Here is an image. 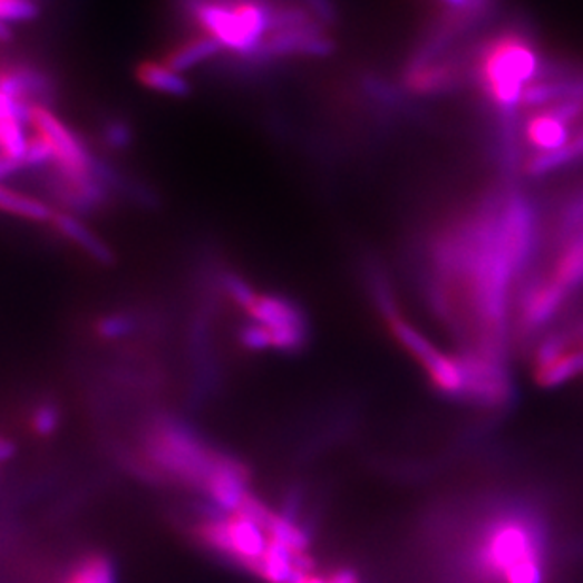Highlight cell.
<instances>
[{
  "label": "cell",
  "mask_w": 583,
  "mask_h": 583,
  "mask_svg": "<svg viewBox=\"0 0 583 583\" xmlns=\"http://www.w3.org/2000/svg\"><path fill=\"white\" fill-rule=\"evenodd\" d=\"M580 376H583V347L582 349H569L565 354L555 358L550 365L534 370L536 383L546 389H555Z\"/></svg>",
  "instance_id": "cell-19"
},
{
  "label": "cell",
  "mask_w": 583,
  "mask_h": 583,
  "mask_svg": "<svg viewBox=\"0 0 583 583\" xmlns=\"http://www.w3.org/2000/svg\"><path fill=\"white\" fill-rule=\"evenodd\" d=\"M465 373L463 401L482 409H504L515 398L514 383L504 358L460 351Z\"/></svg>",
  "instance_id": "cell-8"
},
{
  "label": "cell",
  "mask_w": 583,
  "mask_h": 583,
  "mask_svg": "<svg viewBox=\"0 0 583 583\" xmlns=\"http://www.w3.org/2000/svg\"><path fill=\"white\" fill-rule=\"evenodd\" d=\"M38 16L37 0H0V21L2 23H26Z\"/></svg>",
  "instance_id": "cell-21"
},
{
  "label": "cell",
  "mask_w": 583,
  "mask_h": 583,
  "mask_svg": "<svg viewBox=\"0 0 583 583\" xmlns=\"http://www.w3.org/2000/svg\"><path fill=\"white\" fill-rule=\"evenodd\" d=\"M523 137L536 152H553L571 143L569 124L550 110H536L523 126Z\"/></svg>",
  "instance_id": "cell-13"
},
{
  "label": "cell",
  "mask_w": 583,
  "mask_h": 583,
  "mask_svg": "<svg viewBox=\"0 0 583 583\" xmlns=\"http://www.w3.org/2000/svg\"><path fill=\"white\" fill-rule=\"evenodd\" d=\"M137 80L156 94L186 97L192 91L184 75L169 69L164 61H143L137 67Z\"/></svg>",
  "instance_id": "cell-15"
},
{
  "label": "cell",
  "mask_w": 583,
  "mask_h": 583,
  "mask_svg": "<svg viewBox=\"0 0 583 583\" xmlns=\"http://www.w3.org/2000/svg\"><path fill=\"white\" fill-rule=\"evenodd\" d=\"M279 7L270 0H188L190 18L200 32L252 65H260V51L275 29Z\"/></svg>",
  "instance_id": "cell-3"
},
{
  "label": "cell",
  "mask_w": 583,
  "mask_h": 583,
  "mask_svg": "<svg viewBox=\"0 0 583 583\" xmlns=\"http://www.w3.org/2000/svg\"><path fill=\"white\" fill-rule=\"evenodd\" d=\"M145 458L159 476L203 493L208 477L226 458V453L203 444L200 434L181 420L159 419L146 434Z\"/></svg>",
  "instance_id": "cell-4"
},
{
  "label": "cell",
  "mask_w": 583,
  "mask_h": 583,
  "mask_svg": "<svg viewBox=\"0 0 583 583\" xmlns=\"http://www.w3.org/2000/svg\"><path fill=\"white\" fill-rule=\"evenodd\" d=\"M220 289L264 330L268 351L298 352L308 347V314L289 295L260 292L235 273H222Z\"/></svg>",
  "instance_id": "cell-6"
},
{
  "label": "cell",
  "mask_w": 583,
  "mask_h": 583,
  "mask_svg": "<svg viewBox=\"0 0 583 583\" xmlns=\"http://www.w3.org/2000/svg\"><path fill=\"white\" fill-rule=\"evenodd\" d=\"M460 78V65L455 61H441V57L430 64L408 67L406 70L408 88L420 95L447 94L457 88Z\"/></svg>",
  "instance_id": "cell-12"
},
{
  "label": "cell",
  "mask_w": 583,
  "mask_h": 583,
  "mask_svg": "<svg viewBox=\"0 0 583 583\" xmlns=\"http://www.w3.org/2000/svg\"><path fill=\"white\" fill-rule=\"evenodd\" d=\"M59 420H61L59 409L51 404H45V406H38L37 411L32 414L31 428L38 436L48 438L59 428Z\"/></svg>",
  "instance_id": "cell-22"
},
{
  "label": "cell",
  "mask_w": 583,
  "mask_h": 583,
  "mask_svg": "<svg viewBox=\"0 0 583 583\" xmlns=\"http://www.w3.org/2000/svg\"><path fill=\"white\" fill-rule=\"evenodd\" d=\"M0 211L19 218L31 220L37 224H50L56 213L45 201L38 200L35 195L7 188L4 184H0Z\"/></svg>",
  "instance_id": "cell-17"
},
{
  "label": "cell",
  "mask_w": 583,
  "mask_h": 583,
  "mask_svg": "<svg viewBox=\"0 0 583 583\" xmlns=\"http://www.w3.org/2000/svg\"><path fill=\"white\" fill-rule=\"evenodd\" d=\"M133 330H135V322L126 314H110L100 319L97 324V332L105 339L127 338Z\"/></svg>",
  "instance_id": "cell-23"
},
{
  "label": "cell",
  "mask_w": 583,
  "mask_h": 583,
  "mask_svg": "<svg viewBox=\"0 0 583 583\" xmlns=\"http://www.w3.org/2000/svg\"><path fill=\"white\" fill-rule=\"evenodd\" d=\"M50 226L56 227L69 243L78 246L86 256L91 258L99 264H113L114 254L110 246L91 230V227L69 211H56Z\"/></svg>",
  "instance_id": "cell-11"
},
{
  "label": "cell",
  "mask_w": 583,
  "mask_h": 583,
  "mask_svg": "<svg viewBox=\"0 0 583 583\" xmlns=\"http://www.w3.org/2000/svg\"><path fill=\"white\" fill-rule=\"evenodd\" d=\"M550 276L571 294L583 286V237H569L563 241Z\"/></svg>",
  "instance_id": "cell-16"
},
{
  "label": "cell",
  "mask_w": 583,
  "mask_h": 583,
  "mask_svg": "<svg viewBox=\"0 0 583 583\" xmlns=\"http://www.w3.org/2000/svg\"><path fill=\"white\" fill-rule=\"evenodd\" d=\"M366 276H368L370 292L377 309L387 322L392 338L400 343L401 349H406L414 357L415 362L427 373L433 389L451 400H463L465 373H463V365H460L458 354L451 357L446 351H441L425 333H420L417 328L409 324V320L401 314V311H398L395 295L379 271L370 268Z\"/></svg>",
  "instance_id": "cell-5"
},
{
  "label": "cell",
  "mask_w": 583,
  "mask_h": 583,
  "mask_svg": "<svg viewBox=\"0 0 583 583\" xmlns=\"http://www.w3.org/2000/svg\"><path fill=\"white\" fill-rule=\"evenodd\" d=\"M580 157H583V133H580L576 138H572L569 145L558 150L536 152L523 164V169L528 176L550 175L553 171L574 164Z\"/></svg>",
  "instance_id": "cell-18"
},
{
  "label": "cell",
  "mask_w": 583,
  "mask_h": 583,
  "mask_svg": "<svg viewBox=\"0 0 583 583\" xmlns=\"http://www.w3.org/2000/svg\"><path fill=\"white\" fill-rule=\"evenodd\" d=\"M8 40H12V26L0 21V42H8Z\"/></svg>",
  "instance_id": "cell-28"
},
{
  "label": "cell",
  "mask_w": 583,
  "mask_h": 583,
  "mask_svg": "<svg viewBox=\"0 0 583 583\" xmlns=\"http://www.w3.org/2000/svg\"><path fill=\"white\" fill-rule=\"evenodd\" d=\"M220 51H224L220 42H216L213 37L200 32V35H195V37L175 46L164 57V64L169 69L184 75L186 70L194 69L197 65L205 64L208 59H213L214 56H218Z\"/></svg>",
  "instance_id": "cell-14"
},
{
  "label": "cell",
  "mask_w": 583,
  "mask_h": 583,
  "mask_svg": "<svg viewBox=\"0 0 583 583\" xmlns=\"http://www.w3.org/2000/svg\"><path fill=\"white\" fill-rule=\"evenodd\" d=\"M479 569L496 583H544V538L536 521L508 512L485 531Z\"/></svg>",
  "instance_id": "cell-2"
},
{
  "label": "cell",
  "mask_w": 583,
  "mask_h": 583,
  "mask_svg": "<svg viewBox=\"0 0 583 583\" xmlns=\"http://www.w3.org/2000/svg\"><path fill=\"white\" fill-rule=\"evenodd\" d=\"M332 38L328 37L320 23L308 27H292V29H279L271 32L262 51H260V64H270L276 57L305 56L327 57L332 54Z\"/></svg>",
  "instance_id": "cell-10"
},
{
  "label": "cell",
  "mask_w": 583,
  "mask_h": 583,
  "mask_svg": "<svg viewBox=\"0 0 583 583\" xmlns=\"http://www.w3.org/2000/svg\"><path fill=\"white\" fill-rule=\"evenodd\" d=\"M444 2L455 12L472 13V16L485 19L495 7L496 0H444Z\"/></svg>",
  "instance_id": "cell-24"
},
{
  "label": "cell",
  "mask_w": 583,
  "mask_h": 583,
  "mask_svg": "<svg viewBox=\"0 0 583 583\" xmlns=\"http://www.w3.org/2000/svg\"><path fill=\"white\" fill-rule=\"evenodd\" d=\"M13 453H16V447H13L12 441L7 438H0V463L10 460L13 457Z\"/></svg>",
  "instance_id": "cell-27"
},
{
  "label": "cell",
  "mask_w": 583,
  "mask_h": 583,
  "mask_svg": "<svg viewBox=\"0 0 583 583\" xmlns=\"http://www.w3.org/2000/svg\"><path fill=\"white\" fill-rule=\"evenodd\" d=\"M311 12L319 18L320 23H333L338 18L332 0H305Z\"/></svg>",
  "instance_id": "cell-25"
},
{
  "label": "cell",
  "mask_w": 583,
  "mask_h": 583,
  "mask_svg": "<svg viewBox=\"0 0 583 583\" xmlns=\"http://www.w3.org/2000/svg\"><path fill=\"white\" fill-rule=\"evenodd\" d=\"M65 583H116L113 563L105 555H88L70 571Z\"/></svg>",
  "instance_id": "cell-20"
},
{
  "label": "cell",
  "mask_w": 583,
  "mask_h": 583,
  "mask_svg": "<svg viewBox=\"0 0 583 583\" xmlns=\"http://www.w3.org/2000/svg\"><path fill=\"white\" fill-rule=\"evenodd\" d=\"M29 127L51 146L56 156L51 169L59 175L69 178L97 175V164L86 145L48 105L38 103L29 108Z\"/></svg>",
  "instance_id": "cell-7"
},
{
  "label": "cell",
  "mask_w": 583,
  "mask_h": 583,
  "mask_svg": "<svg viewBox=\"0 0 583 583\" xmlns=\"http://www.w3.org/2000/svg\"><path fill=\"white\" fill-rule=\"evenodd\" d=\"M540 78V54L519 32H504L479 50L476 82L501 116V124H517L525 89Z\"/></svg>",
  "instance_id": "cell-1"
},
{
  "label": "cell",
  "mask_w": 583,
  "mask_h": 583,
  "mask_svg": "<svg viewBox=\"0 0 583 583\" xmlns=\"http://www.w3.org/2000/svg\"><path fill=\"white\" fill-rule=\"evenodd\" d=\"M105 137H107L108 145L114 146V148H126L129 138H132L129 137V129L124 124H110Z\"/></svg>",
  "instance_id": "cell-26"
},
{
  "label": "cell",
  "mask_w": 583,
  "mask_h": 583,
  "mask_svg": "<svg viewBox=\"0 0 583 583\" xmlns=\"http://www.w3.org/2000/svg\"><path fill=\"white\" fill-rule=\"evenodd\" d=\"M571 292L552 276L533 279L521 290L517 327L523 336H533L547 327L563 309Z\"/></svg>",
  "instance_id": "cell-9"
}]
</instances>
